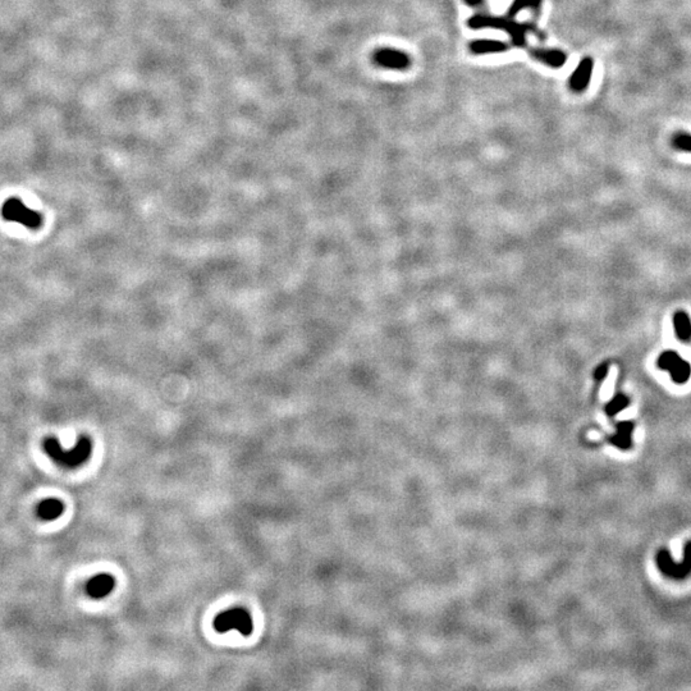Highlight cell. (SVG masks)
<instances>
[{
  "mask_svg": "<svg viewBox=\"0 0 691 691\" xmlns=\"http://www.w3.org/2000/svg\"><path fill=\"white\" fill-rule=\"evenodd\" d=\"M467 25L470 29H495L507 32L512 39V44L516 48L526 46V35L534 34L540 40H545V35L533 23L516 22L514 18L506 17H495L491 15H475L469 18Z\"/></svg>",
  "mask_w": 691,
  "mask_h": 691,
  "instance_id": "cell-1",
  "label": "cell"
},
{
  "mask_svg": "<svg viewBox=\"0 0 691 691\" xmlns=\"http://www.w3.org/2000/svg\"><path fill=\"white\" fill-rule=\"evenodd\" d=\"M43 449L48 457L52 458L59 466L66 469H76L90 460L93 452V442L86 435H81L78 441L76 442L74 449L66 451L62 447L58 438L48 437L43 441Z\"/></svg>",
  "mask_w": 691,
  "mask_h": 691,
  "instance_id": "cell-2",
  "label": "cell"
},
{
  "mask_svg": "<svg viewBox=\"0 0 691 691\" xmlns=\"http://www.w3.org/2000/svg\"><path fill=\"white\" fill-rule=\"evenodd\" d=\"M214 629L218 633H228L235 630L243 636H250L254 631V621L250 613L245 608L235 607L221 612L214 620Z\"/></svg>",
  "mask_w": 691,
  "mask_h": 691,
  "instance_id": "cell-3",
  "label": "cell"
},
{
  "mask_svg": "<svg viewBox=\"0 0 691 691\" xmlns=\"http://www.w3.org/2000/svg\"><path fill=\"white\" fill-rule=\"evenodd\" d=\"M1 217L7 221H15L29 229L41 228L44 218L43 215L25 205L22 200L18 198H9L1 206Z\"/></svg>",
  "mask_w": 691,
  "mask_h": 691,
  "instance_id": "cell-4",
  "label": "cell"
},
{
  "mask_svg": "<svg viewBox=\"0 0 691 691\" xmlns=\"http://www.w3.org/2000/svg\"><path fill=\"white\" fill-rule=\"evenodd\" d=\"M655 563L664 576L672 580H685L691 574V540L684 547V559L675 562L669 549L663 548L655 554Z\"/></svg>",
  "mask_w": 691,
  "mask_h": 691,
  "instance_id": "cell-5",
  "label": "cell"
},
{
  "mask_svg": "<svg viewBox=\"0 0 691 691\" xmlns=\"http://www.w3.org/2000/svg\"><path fill=\"white\" fill-rule=\"evenodd\" d=\"M657 367L661 370L669 371L671 379L680 385L687 383L690 379V362L683 359L676 351H663L657 359Z\"/></svg>",
  "mask_w": 691,
  "mask_h": 691,
  "instance_id": "cell-6",
  "label": "cell"
},
{
  "mask_svg": "<svg viewBox=\"0 0 691 691\" xmlns=\"http://www.w3.org/2000/svg\"><path fill=\"white\" fill-rule=\"evenodd\" d=\"M374 62L378 66L395 71H404L411 64V59L406 53L390 48H382L376 50L374 54Z\"/></svg>",
  "mask_w": 691,
  "mask_h": 691,
  "instance_id": "cell-7",
  "label": "cell"
},
{
  "mask_svg": "<svg viewBox=\"0 0 691 691\" xmlns=\"http://www.w3.org/2000/svg\"><path fill=\"white\" fill-rule=\"evenodd\" d=\"M594 69V60L591 57H585L580 60V63L575 68L574 72L570 76L568 80V88L576 94L584 93L591 81Z\"/></svg>",
  "mask_w": 691,
  "mask_h": 691,
  "instance_id": "cell-8",
  "label": "cell"
},
{
  "mask_svg": "<svg viewBox=\"0 0 691 691\" xmlns=\"http://www.w3.org/2000/svg\"><path fill=\"white\" fill-rule=\"evenodd\" d=\"M116 587V579L109 574H99L91 577L86 584V593L94 599H102L109 596Z\"/></svg>",
  "mask_w": 691,
  "mask_h": 691,
  "instance_id": "cell-9",
  "label": "cell"
},
{
  "mask_svg": "<svg viewBox=\"0 0 691 691\" xmlns=\"http://www.w3.org/2000/svg\"><path fill=\"white\" fill-rule=\"evenodd\" d=\"M530 54L533 58L537 59L540 63L551 68H562L567 62L566 53L562 52L561 49L533 48L530 49Z\"/></svg>",
  "mask_w": 691,
  "mask_h": 691,
  "instance_id": "cell-10",
  "label": "cell"
},
{
  "mask_svg": "<svg viewBox=\"0 0 691 691\" xmlns=\"http://www.w3.org/2000/svg\"><path fill=\"white\" fill-rule=\"evenodd\" d=\"M64 503L58 498L41 500L36 507V515L43 521H54L63 515Z\"/></svg>",
  "mask_w": 691,
  "mask_h": 691,
  "instance_id": "cell-11",
  "label": "cell"
},
{
  "mask_svg": "<svg viewBox=\"0 0 691 691\" xmlns=\"http://www.w3.org/2000/svg\"><path fill=\"white\" fill-rule=\"evenodd\" d=\"M634 424L631 421H622L617 425V432L610 438V442L620 449H631L633 444Z\"/></svg>",
  "mask_w": 691,
  "mask_h": 691,
  "instance_id": "cell-12",
  "label": "cell"
},
{
  "mask_svg": "<svg viewBox=\"0 0 691 691\" xmlns=\"http://www.w3.org/2000/svg\"><path fill=\"white\" fill-rule=\"evenodd\" d=\"M508 44L500 40H475L469 45V49L475 55L481 54H492V53H503L508 50Z\"/></svg>",
  "mask_w": 691,
  "mask_h": 691,
  "instance_id": "cell-13",
  "label": "cell"
},
{
  "mask_svg": "<svg viewBox=\"0 0 691 691\" xmlns=\"http://www.w3.org/2000/svg\"><path fill=\"white\" fill-rule=\"evenodd\" d=\"M673 328L677 338L683 342L691 341V319L687 313L683 310L676 311L673 315Z\"/></svg>",
  "mask_w": 691,
  "mask_h": 691,
  "instance_id": "cell-14",
  "label": "cell"
},
{
  "mask_svg": "<svg viewBox=\"0 0 691 691\" xmlns=\"http://www.w3.org/2000/svg\"><path fill=\"white\" fill-rule=\"evenodd\" d=\"M542 1L543 0H514V3L508 9L507 15L509 18H515L517 13H520L524 9H531L535 15H538L542 8Z\"/></svg>",
  "mask_w": 691,
  "mask_h": 691,
  "instance_id": "cell-15",
  "label": "cell"
},
{
  "mask_svg": "<svg viewBox=\"0 0 691 691\" xmlns=\"http://www.w3.org/2000/svg\"><path fill=\"white\" fill-rule=\"evenodd\" d=\"M630 406V398L624 393H617L615 397L606 404V412L608 416H616L618 412L624 411Z\"/></svg>",
  "mask_w": 691,
  "mask_h": 691,
  "instance_id": "cell-16",
  "label": "cell"
},
{
  "mask_svg": "<svg viewBox=\"0 0 691 691\" xmlns=\"http://www.w3.org/2000/svg\"><path fill=\"white\" fill-rule=\"evenodd\" d=\"M672 146L675 147L678 151L690 153L691 154V133L676 132L672 136L671 140Z\"/></svg>",
  "mask_w": 691,
  "mask_h": 691,
  "instance_id": "cell-17",
  "label": "cell"
},
{
  "mask_svg": "<svg viewBox=\"0 0 691 691\" xmlns=\"http://www.w3.org/2000/svg\"><path fill=\"white\" fill-rule=\"evenodd\" d=\"M608 371H610V365H608L607 362H604V364L599 365V367L596 368V373H594V378H596V381L602 382V381H604V379L607 378Z\"/></svg>",
  "mask_w": 691,
  "mask_h": 691,
  "instance_id": "cell-18",
  "label": "cell"
},
{
  "mask_svg": "<svg viewBox=\"0 0 691 691\" xmlns=\"http://www.w3.org/2000/svg\"><path fill=\"white\" fill-rule=\"evenodd\" d=\"M463 1L470 7H481L484 4V0H463Z\"/></svg>",
  "mask_w": 691,
  "mask_h": 691,
  "instance_id": "cell-19",
  "label": "cell"
}]
</instances>
